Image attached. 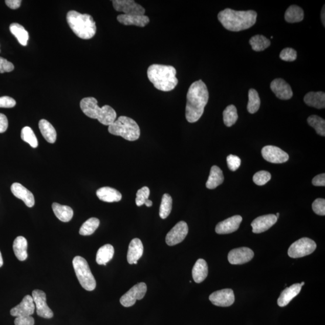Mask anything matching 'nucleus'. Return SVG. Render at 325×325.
Segmentation results:
<instances>
[{
    "label": "nucleus",
    "mask_w": 325,
    "mask_h": 325,
    "mask_svg": "<svg viewBox=\"0 0 325 325\" xmlns=\"http://www.w3.org/2000/svg\"><path fill=\"white\" fill-rule=\"evenodd\" d=\"M254 256V253L251 249L242 247L232 249L229 252L228 259L231 265H243L250 262Z\"/></svg>",
    "instance_id": "nucleus-16"
},
{
    "label": "nucleus",
    "mask_w": 325,
    "mask_h": 325,
    "mask_svg": "<svg viewBox=\"0 0 325 325\" xmlns=\"http://www.w3.org/2000/svg\"><path fill=\"white\" fill-rule=\"evenodd\" d=\"M39 128L41 134L48 142L55 143L57 139V133L52 124L46 119H41L39 122Z\"/></svg>",
    "instance_id": "nucleus-29"
},
{
    "label": "nucleus",
    "mask_w": 325,
    "mask_h": 325,
    "mask_svg": "<svg viewBox=\"0 0 325 325\" xmlns=\"http://www.w3.org/2000/svg\"><path fill=\"white\" fill-rule=\"evenodd\" d=\"M249 101L247 106L248 111L251 114H254L259 110L261 101L257 91L251 89L249 91Z\"/></svg>",
    "instance_id": "nucleus-36"
},
{
    "label": "nucleus",
    "mask_w": 325,
    "mask_h": 325,
    "mask_svg": "<svg viewBox=\"0 0 325 325\" xmlns=\"http://www.w3.org/2000/svg\"><path fill=\"white\" fill-rule=\"evenodd\" d=\"M68 25L78 37L83 39H90L97 32V27L92 16L71 10L67 15Z\"/></svg>",
    "instance_id": "nucleus-4"
},
{
    "label": "nucleus",
    "mask_w": 325,
    "mask_h": 325,
    "mask_svg": "<svg viewBox=\"0 0 325 325\" xmlns=\"http://www.w3.org/2000/svg\"><path fill=\"white\" fill-rule=\"evenodd\" d=\"M313 210L316 214L320 215H325V200L322 198H318L313 202Z\"/></svg>",
    "instance_id": "nucleus-44"
},
{
    "label": "nucleus",
    "mask_w": 325,
    "mask_h": 325,
    "mask_svg": "<svg viewBox=\"0 0 325 325\" xmlns=\"http://www.w3.org/2000/svg\"><path fill=\"white\" fill-rule=\"evenodd\" d=\"M27 246H28V243H27V239L23 236H18L13 242V251H14L16 257L19 261H25L28 257Z\"/></svg>",
    "instance_id": "nucleus-26"
},
{
    "label": "nucleus",
    "mask_w": 325,
    "mask_h": 325,
    "mask_svg": "<svg viewBox=\"0 0 325 325\" xmlns=\"http://www.w3.org/2000/svg\"><path fill=\"white\" fill-rule=\"evenodd\" d=\"M209 299L215 306L230 307L234 302V293L233 290L230 289L218 290L211 294Z\"/></svg>",
    "instance_id": "nucleus-14"
},
{
    "label": "nucleus",
    "mask_w": 325,
    "mask_h": 325,
    "mask_svg": "<svg viewBox=\"0 0 325 325\" xmlns=\"http://www.w3.org/2000/svg\"><path fill=\"white\" fill-rule=\"evenodd\" d=\"M278 221L275 214L263 215L256 218L251 224L252 232L255 234L268 231Z\"/></svg>",
    "instance_id": "nucleus-18"
},
{
    "label": "nucleus",
    "mask_w": 325,
    "mask_h": 325,
    "mask_svg": "<svg viewBox=\"0 0 325 325\" xmlns=\"http://www.w3.org/2000/svg\"><path fill=\"white\" fill-rule=\"evenodd\" d=\"M16 104L14 99L8 96L0 97V108H12L15 107Z\"/></svg>",
    "instance_id": "nucleus-47"
},
{
    "label": "nucleus",
    "mask_w": 325,
    "mask_h": 325,
    "mask_svg": "<svg viewBox=\"0 0 325 325\" xmlns=\"http://www.w3.org/2000/svg\"><path fill=\"white\" fill-rule=\"evenodd\" d=\"M208 265L203 259L197 260L192 269V276L194 282L201 283L206 279L208 275Z\"/></svg>",
    "instance_id": "nucleus-27"
},
{
    "label": "nucleus",
    "mask_w": 325,
    "mask_h": 325,
    "mask_svg": "<svg viewBox=\"0 0 325 325\" xmlns=\"http://www.w3.org/2000/svg\"><path fill=\"white\" fill-rule=\"evenodd\" d=\"M80 107L84 114L92 119H97L101 124L111 125L116 119V113L110 105H105L100 107L95 98L87 97L82 99Z\"/></svg>",
    "instance_id": "nucleus-5"
},
{
    "label": "nucleus",
    "mask_w": 325,
    "mask_h": 325,
    "mask_svg": "<svg viewBox=\"0 0 325 325\" xmlns=\"http://www.w3.org/2000/svg\"><path fill=\"white\" fill-rule=\"evenodd\" d=\"M147 291V287L144 283H140L133 286L120 299L121 305L125 307L134 306L137 300L144 297Z\"/></svg>",
    "instance_id": "nucleus-9"
},
{
    "label": "nucleus",
    "mask_w": 325,
    "mask_h": 325,
    "mask_svg": "<svg viewBox=\"0 0 325 325\" xmlns=\"http://www.w3.org/2000/svg\"><path fill=\"white\" fill-rule=\"evenodd\" d=\"M108 130L111 134L121 136L129 141H135L140 135V128L137 122L133 119L124 116H120L117 120L109 125Z\"/></svg>",
    "instance_id": "nucleus-6"
},
{
    "label": "nucleus",
    "mask_w": 325,
    "mask_h": 325,
    "mask_svg": "<svg viewBox=\"0 0 325 325\" xmlns=\"http://www.w3.org/2000/svg\"><path fill=\"white\" fill-rule=\"evenodd\" d=\"M115 253L114 246L110 244L102 246L98 249L96 261L98 265H107V263L114 257Z\"/></svg>",
    "instance_id": "nucleus-30"
},
{
    "label": "nucleus",
    "mask_w": 325,
    "mask_h": 325,
    "mask_svg": "<svg viewBox=\"0 0 325 325\" xmlns=\"http://www.w3.org/2000/svg\"><path fill=\"white\" fill-rule=\"evenodd\" d=\"M21 2L20 0H6L5 1L6 5L12 9H18L21 5Z\"/></svg>",
    "instance_id": "nucleus-51"
},
{
    "label": "nucleus",
    "mask_w": 325,
    "mask_h": 325,
    "mask_svg": "<svg viewBox=\"0 0 325 325\" xmlns=\"http://www.w3.org/2000/svg\"><path fill=\"white\" fill-rule=\"evenodd\" d=\"M312 183L315 186H325V174H321L314 178L312 180Z\"/></svg>",
    "instance_id": "nucleus-49"
},
{
    "label": "nucleus",
    "mask_w": 325,
    "mask_h": 325,
    "mask_svg": "<svg viewBox=\"0 0 325 325\" xmlns=\"http://www.w3.org/2000/svg\"><path fill=\"white\" fill-rule=\"evenodd\" d=\"M10 32L18 39L20 45L26 46L29 39L28 32L23 26L18 23H13L9 27Z\"/></svg>",
    "instance_id": "nucleus-32"
},
{
    "label": "nucleus",
    "mask_w": 325,
    "mask_h": 325,
    "mask_svg": "<svg viewBox=\"0 0 325 325\" xmlns=\"http://www.w3.org/2000/svg\"><path fill=\"white\" fill-rule=\"evenodd\" d=\"M270 179H271V174L265 170L259 171L253 177L254 183L260 186L265 185Z\"/></svg>",
    "instance_id": "nucleus-41"
},
{
    "label": "nucleus",
    "mask_w": 325,
    "mask_h": 325,
    "mask_svg": "<svg viewBox=\"0 0 325 325\" xmlns=\"http://www.w3.org/2000/svg\"><path fill=\"white\" fill-rule=\"evenodd\" d=\"M285 19L287 23H295L302 21L304 18V12L300 7L292 5L289 7L285 13Z\"/></svg>",
    "instance_id": "nucleus-33"
},
{
    "label": "nucleus",
    "mask_w": 325,
    "mask_h": 325,
    "mask_svg": "<svg viewBox=\"0 0 325 325\" xmlns=\"http://www.w3.org/2000/svg\"><path fill=\"white\" fill-rule=\"evenodd\" d=\"M316 247L315 242L309 238H302L294 242L290 246L288 254L291 258L303 257V256L312 254L316 250Z\"/></svg>",
    "instance_id": "nucleus-8"
},
{
    "label": "nucleus",
    "mask_w": 325,
    "mask_h": 325,
    "mask_svg": "<svg viewBox=\"0 0 325 325\" xmlns=\"http://www.w3.org/2000/svg\"><path fill=\"white\" fill-rule=\"evenodd\" d=\"M242 221L241 215H235L220 222L215 227V231L219 234H230L237 231Z\"/></svg>",
    "instance_id": "nucleus-19"
},
{
    "label": "nucleus",
    "mask_w": 325,
    "mask_h": 325,
    "mask_svg": "<svg viewBox=\"0 0 325 325\" xmlns=\"http://www.w3.org/2000/svg\"><path fill=\"white\" fill-rule=\"evenodd\" d=\"M176 68L168 65L153 64L147 71L149 80L159 91H172L178 84Z\"/></svg>",
    "instance_id": "nucleus-3"
},
{
    "label": "nucleus",
    "mask_w": 325,
    "mask_h": 325,
    "mask_svg": "<svg viewBox=\"0 0 325 325\" xmlns=\"http://www.w3.org/2000/svg\"><path fill=\"white\" fill-rule=\"evenodd\" d=\"M209 94L207 85L202 80L191 84L187 94L186 118L190 123L197 122L203 116Z\"/></svg>",
    "instance_id": "nucleus-1"
},
{
    "label": "nucleus",
    "mask_w": 325,
    "mask_h": 325,
    "mask_svg": "<svg viewBox=\"0 0 325 325\" xmlns=\"http://www.w3.org/2000/svg\"><path fill=\"white\" fill-rule=\"evenodd\" d=\"M20 137L24 141L29 143V144L33 148H37L38 146V141L33 129L29 126H25L21 130V134Z\"/></svg>",
    "instance_id": "nucleus-40"
},
{
    "label": "nucleus",
    "mask_w": 325,
    "mask_h": 325,
    "mask_svg": "<svg viewBox=\"0 0 325 325\" xmlns=\"http://www.w3.org/2000/svg\"><path fill=\"white\" fill-rule=\"evenodd\" d=\"M143 254L142 242L139 239H134L130 242L127 254V261L130 265H136Z\"/></svg>",
    "instance_id": "nucleus-21"
},
{
    "label": "nucleus",
    "mask_w": 325,
    "mask_h": 325,
    "mask_svg": "<svg viewBox=\"0 0 325 325\" xmlns=\"http://www.w3.org/2000/svg\"><path fill=\"white\" fill-rule=\"evenodd\" d=\"M52 208L54 214L61 222H70L73 217V210L69 206L54 203L52 205Z\"/></svg>",
    "instance_id": "nucleus-31"
},
{
    "label": "nucleus",
    "mask_w": 325,
    "mask_h": 325,
    "mask_svg": "<svg viewBox=\"0 0 325 325\" xmlns=\"http://www.w3.org/2000/svg\"><path fill=\"white\" fill-rule=\"evenodd\" d=\"M189 228L186 222L180 221L167 234L166 242L167 245L175 246L182 242L186 237Z\"/></svg>",
    "instance_id": "nucleus-12"
},
{
    "label": "nucleus",
    "mask_w": 325,
    "mask_h": 325,
    "mask_svg": "<svg viewBox=\"0 0 325 325\" xmlns=\"http://www.w3.org/2000/svg\"><path fill=\"white\" fill-rule=\"evenodd\" d=\"M97 196L102 201L114 203L120 201L122 194L119 191L110 187H101L97 191Z\"/></svg>",
    "instance_id": "nucleus-24"
},
{
    "label": "nucleus",
    "mask_w": 325,
    "mask_h": 325,
    "mask_svg": "<svg viewBox=\"0 0 325 325\" xmlns=\"http://www.w3.org/2000/svg\"><path fill=\"white\" fill-rule=\"evenodd\" d=\"M307 122L311 126L315 129L317 135L325 136L324 119L317 115H311L308 118Z\"/></svg>",
    "instance_id": "nucleus-39"
},
{
    "label": "nucleus",
    "mask_w": 325,
    "mask_h": 325,
    "mask_svg": "<svg viewBox=\"0 0 325 325\" xmlns=\"http://www.w3.org/2000/svg\"><path fill=\"white\" fill-rule=\"evenodd\" d=\"M276 215V218H278L279 215V213H277V214H276V215Z\"/></svg>",
    "instance_id": "nucleus-56"
},
{
    "label": "nucleus",
    "mask_w": 325,
    "mask_h": 325,
    "mask_svg": "<svg viewBox=\"0 0 325 325\" xmlns=\"http://www.w3.org/2000/svg\"><path fill=\"white\" fill-rule=\"evenodd\" d=\"M325 11H324V6H323L322 10H321V21H322L323 25L324 26H325Z\"/></svg>",
    "instance_id": "nucleus-52"
},
{
    "label": "nucleus",
    "mask_w": 325,
    "mask_h": 325,
    "mask_svg": "<svg viewBox=\"0 0 325 325\" xmlns=\"http://www.w3.org/2000/svg\"><path fill=\"white\" fill-rule=\"evenodd\" d=\"M172 208V199L170 194H163L159 211L160 217L163 220L169 216Z\"/></svg>",
    "instance_id": "nucleus-38"
},
{
    "label": "nucleus",
    "mask_w": 325,
    "mask_h": 325,
    "mask_svg": "<svg viewBox=\"0 0 325 325\" xmlns=\"http://www.w3.org/2000/svg\"><path fill=\"white\" fill-rule=\"evenodd\" d=\"M118 21L125 26H136L140 27L146 26L149 23L148 16L121 14L118 16Z\"/></svg>",
    "instance_id": "nucleus-22"
},
{
    "label": "nucleus",
    "mask_w": 325,
    "mask_h": 325,
    "mask_svg": "<svg viewBox=\"0 0 325 325\" xmlns=\"http://www.w3.org/2000/svg\"><path fill=\"white\" fill-rule=\"evenodd\" d=\"M252 49L255 51H262L270 46V41L263 35H255L249 40Z\"/></svg>",
    "instance_id": "nucleus-35"
},
{
    "label": "nucleus",
    "mask_w": 325,
    "mask_h": 325,
    "mask_svg": "<svg viewBox=\"0 0 325 325\" xmlns=\"http://www.w3.org/2000/svg\"><path fill=\"white\" fill-rule=\"evenodd\" d=\"M304 100L310 107L317 109L325 107V94L323 92H310L306 95Z\"/></svg>",
    "instance_id": "nucleus-25"
},
{
    "label": "nucleus",
    "mask_w": 325,
    "mask_h": 325,
    "mask_svg": "<svg viewBox=\"0 0 325 325\" xmlns=\"http://www.w3.org/2000/svg\"><path fill=\"white\" fill-rule=\"evenodd\" d=\"M262 155L268 162L275 164L283 163L289 159L288 154L275 146L268 145L263 148Z\"/></svg>",
    "instance_id": "nucleus-13"
},
{
    "label": "nucleus",
    "mask_w": 325,
    "mask_h": 325,
    "mask_svg": "<svg viewBox=\"0 0 325 325\" xmlns=\"http://www.w3.org/2000/svg\"><path fill=\"white\" fill-rule=\"evenodd\" d=\"M302 286L297 283L284 290L278 299V305L280 307L288 305L294 297L299 295Z\"/></svg>",
    "instance_id": "nucleus-23"
},
{
    "label": "nucleus",
    "mask_w": 325,
    "mask_h": 325,
    "mask_svg": "<svg viewBox=\"0 0 325 325\" xmlns=\"http://www.w3.org/2000/svg\"><path fill=\"white\" fill-rule=\"evenodd\" d=\"M73 265L82 287L88 291L95 290L97 283L86 260L80 256H76L73 259Z\"/></svg>",
    "instance_id": "nucleus-7"
},
{
    "label": "nucleus",
    "mask_w": 325,
    "mask_h": 325,
    "mask_svg": "<svg viewBox=\"0 0 325 325\" xmlns=\"http://www.w3.org/2000/svg\"><path fill=\"white\" fill-rule=\"evenodd\" d=\"M150 190L148 187H143L138 190L136 194V204L138 207L145 204V202L148 200Z\"/></svg>",
    "instance_id": "nucleus-42"
},
{
    "label": "nucleus",
    "mask_w": 325,
    "mask_h": 325,
    "mask_svg": "<svg viewBox=\"0 0 325 325\" xmlns=\"http://www.w3.org/2000/svg\"><path fill=\"white\" fill-rule=\"evenodd\" d=\"M14 70V65L8 60L0 57V73H9Z\"/></svg>",
    "instance_id": "nucleus-46"
},
{
    "label": "nucleus",
    "mask_w": 325,
    "mask_h": 325,
    "mask_svg": "<svg viewBox=\"0 0 325 325\" xmlns=\"http://www.w3.org/2000/svg\"><path fill=\"white\" fill-rule=\"evenodd\" d=\"M14 323L15 325H34L35 319L32 316L16 317Z\"/></svg>",
    "instance_id": "nucleus-48"
},
{
    "label": "nucleus",
    "mask_w": 325,
    "mask_h": 325,
    "mask_svg": "<svg viewBox=\"0 0 325 325\" xmlns=\"http://www.w3.org/2000/svg\"><path fill=\"white\" fill-rule=\"evenodd\" d=\"M300 285L302 287L304 285H305V283H304V282L301 283L300 284Z\"/></svg>",
    "instance_id": "nucleus-55"
},
{
    "label": "nucleus",
    "mask_w": 325,
    "mask_h": 325,
    "mask_svg": "<svg viewBox=\"0 0 325 325\" xmlns=\"http://www.w3.org/2000/svg\"><path fill=\"white\" fill-rule=\"evenodd\" d=\"M100 220L97 218H91L82 225L79 233L81 235H90L94 234L100 225Z\"/></svg>",
    "instance_id": "nucleus-34"
},
{
    "label": "nucleus",
    "mask_w": 325,
    "mask_h": 325,
    "mask_svg": "<svg viewBox=\"0 0 325 325\" xmlns=\"http://www.w3.org/2000/svg\"><path fill=\"white\" fill-rule=\"evenodd\" d=\"M280 59L286 61H293L297 59V52L292 48H286L279 54Z\"/></svg>",
    "instance_id": "nucleus-43"
},
{
    "label": "nucleus",
    "mask_w": 325,
    "mask_h": 325,
    "mask_svg": "<svg viewBox=\"0 0 325 325\" xmlns=\"http://www.w3.org/2000/svg\"><path fill=\"white\" fill-rule=\"evenodd\" d=\"M227 162L228 168L233 172L237 170L241 165V159L238 156L234 155L228 156Z\"/></svg>",
    "instance_id": "nucleus-45"
},
{
    "label": "nucleus",
    "mask_w": 325,
    "mask_h": 325,
    "mask_svg": "<svg viewBox=\"0 0 325 325\" xmlns=\"http://www.w3.org/2000/svg\"><path fill=\"white\" fill-rule=\"evenodd\" d=\"M8 128V118L4 114H0V133H5Z\"/></svg>",
    "instance_id": "nucleus-50"
},
{
    "label": "nucleus",
    "mask_w": 325,
    "mask_h": 325,
    "mask_svg": "<svg viewBox=\"0 0 325 325\" xmlns=\"http://www.w3.org/2000/svg\"><path fill=\"white\" fill-rule=\"evenodd\" d=\"M37 315L45 319H51L54 316L53 311L48 306L45 292L40 290H35L32 292Z\"/></svg>",
    "instance_id": "nucleus-10"
},
{
    "label": "nucleus",
    "mask_w": 325,
    "mask_h": 325,
    "mask_svg": "<svg viewBox=\"0 0 325 325\" xmlns=\"http://www.w3.org/2000/svg\"><path fill=\"white\" fill-rule=\"evenodd\" d=\"M35 309L33 297L30 295H26L19 305L10 310V314L16 317L32 316Z\"/></svg>",
    "instance_id": "nucleus-15"
},
{
    "label": "nucleus",
    "mask_w": 325,
    "mask_h": 325,
    "mask_svg": "<svg viewBox=\"0 0 325 325\" xmlns=\"http://www.w3.org/2000/svg\"><path fill=\"white\" fill-rule=\"evenodd\" d=\"M218 17L226 29L231 32H240L255 25L257 13L254 10L237 11L228 8L219 13Z\"/></svg>",
    "instance_id": "nucleus-2"
},
{
    "label": "nucleus",
    "mask_w": 325,
    "mask_h": 325,
    "mask_svg": "<svg viewBox=\"0 0 325 325\" xmlns=\"http://www.w3.org/2000/svg\"><path fill=\"white\" fill-rule=\"evenodd\" d=\"M12 193L15 197L21 200L28 207H33L35 205V197L30 191L27 189L22 184L13 183L11 186Z\"/></svg>",
    "instance_id": "nucleus-20"
},
{
    "label": "nucleus",
    "mask_w": 325,
    "mask_h": 325,
    "mask_svg": "<svg viewBox=\"0 0 325 325\" xmlns=\"http://www.w3.org/2000/svg\"><path fill=\"white\" fill-rule=\"evenodd\" d=\"M3 265V259L1 252H0V268Z\"/></svg>",
    "instance_id": "nucleus-54"
},
{
    "label": "nucleus",
    "mask_w": 325,
    "mask_h": 325,
    "mask_svg": "<svg viewBox=\"0 0 325 325\" xmlns=\"http://www.w3.org/2000/svg\"><path fill=\"white\" fill-rule=\"evenodd\" d=\"M224 122L226 126L230 127L238 119L237 109L234 105H228L223 112Z\"/></svg>",
    "instance_id": "nucleus-37"
},
{
    "label": "nucleus",
    "mask_w": 325,
    "mask_h": 325,
    "mask_svg": "<svg viewBox=\"0 0 325 325\" xmlns=\"http://www.w3.org/2000/svg\"><path fill=\"white\" fill-rule=\"evenodd\" d=\"M113 6L116 11L125 15H144L145 10L141 5L137 4L133 0H114Z\"/></svg>",
    "instance_id": "nucleus-11"
},
{
    "label": "nucleus",
    "mask_w": 325,
    "mask_h": 325,
    "mask_svg": "<svg viewBox=\"0 0 325 325\" xmlns=\"http://www.w3.org/2000/svg\"><path fill=\"white\" fill-rule=\"evenodd\" d=\"M271 90L277 98L282 100H288L293 97V91L290 85L282 78H276L270 84Z\"/></svg>",
    "instance_id": "nucleus-17"
},
{
    "label": "nucleus",
    "mask_w": 325,
    "mask_h": 325,
    "mask_svg": "<svg viewBox=\"0 0 325 325\" xmlns=\"http://www.w3.org/2000/svg\"><path fill=\"white\" fill-rule=\"evenodd\" d=\"M224 177L222 170L217 166L211 167L209 177L206 183V187L209 189H214L223 183Z\"/></svg>",
    "instance_id": "nucleus-28"
},
{
    "label": "nucleus",
    "mask_w": 325,
    "mask_h": 325,
    "mask_svg": "<svg viewBox=\"0 0 325 325\" xmlns=\"http://www.w3.org/2000/svg\"><path fill=\"white\" fill-rule=\"evenodd\" d=\"M145 205L146 207H151L153 205V202L150 200H148L145 202Z\"/></svg>",
    "instance_id": "nucleus-53"
}]
</instances>
